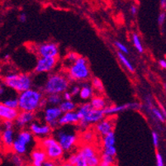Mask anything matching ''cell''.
I'll return each instance as SVG.
<instances>
[{
    "mask_svg": "<svg viewBox=\"0 0 166 166\" xmlns=\"http://www.w3.org/2000/svg\"><path fill=\"white\" fill-rule=\"evenodd\" d=\"M91 77L88 60L84 56H79L69 69L67 78L70 82H86Z\"/></svg>",
    "mask_w": 166,
    "mask_h": 166,
    "instance_id": "2",
    "label": "cell"
},
{
    "mask_svg": "<svg viewBox=\"0 0 166 166\" xmlns=\"http://www.w3.org/2000/svg\"><path fill=\"white\" fill-rule=\"evenodd\" d=\"M160 3L161 8H163V9H165V8H166V0H161L160 2Z\"/></svg>",
    "mask_w": 166,
    "mask_h": 166,
    "instance_id": "51",
    "label": "cell"
},
{
    "mask_svg": "<svg viewBox=\"0 0 166 166\" xmlns=\"http://www.w3.org/2000/svg\"><path fill=\"white\" fill-rule=\"evenodd\" d=\"M132 41H133V45L135 46V48L137 50V51L139 53H143L144 52V48H143V45H142L141 39H140V36H138V34L133 33V35H132Z\"/></svg>",
    "mask_w": 166,
    "mask_h": 166,
    "instance_id": "31",
    "label": "cell"
},
{
    "mask_svg": "<svg viewBox=\"0 0 166 166\" xmlns=\"http://www.w3.org/2000/svg\"><path fill=\"white\" fill-rule=\"evenodd\" d=\"M159 65L160 66L161 68L163 69H165L166 68V61L165 59H162V60H160L159 61Z\"/></svg>",
    "mask_w": 166,
    "mask_h": 166,
    "instance_id": "50",
    "label": "cell"
},
{
    "mask_svg": "<svg viewBox=\"0 0 166 166\" xmlns=\"http://www.w3.org/2000/svg\"><path fill=\"white\" fill-rule=\"evenodd\" d=\"M58 58H39L36 61L34 73L35 74H43L48 73L53 70L58 63Z\"/></svg>",
    "mask_w": 166,
    "mask_h": 166,
    "instance_id": "10",
    "label": "cell"
},
{
    "mask_svg": "<svg viewBox=\"0 0 166 166\" xmlns=\"http://www.w3.org/2000/svg\"><path fill=\"white\" fill-rule=\"evenodd\" d=\"M100 161L103 162L105 164H107L111 166H115V157L106 155L104 153H102V155L100 156Z\"/></svg>",
    "mask_w": 166,
    "mask_h": 166,
    "instance_id": "32",
    "label": "cell"
},
{
    "mask_svg": "<svg viewBox=\"0 0 166 166\" xmlns=\"http://www.w3.org/2000/svg\"><path fill=\"white\" fill-rule=\"evenodd\" d=\"M13 162L16 166H23V160L20 156L17 155H14L13 156Z\"/></svg>",
    "mask_w": 166,
    "mask_h": 166,
    "instance_id": "39",
    "label": "cell"
},
{
    "mask_svg": "<svg viewBox=\"0 0 166 166\" xmlns=\"http://www.w3.org/2000/svg\"><path fill=\"white\" fill-rule=\"evenodd\" d=\"M36 119V115L34 112H20L15 120L16 126L20 129H23L27 124L32 123Z\"/></svg>",
    "mask_w": 166,
    "mask_h": 166,
    "instance_id": "13",
    "label": "cell"
},
{
    "mask_svg": "<svg viewBox=\"0 0 166 166\" xmlns=\"http://www.w3.org/2000/svg\"><path fill=\"white\" fill-rule=\"evenodd\" d=\"M40 166H57V165H55V162L47 160L45 161V162H44V163H43V164H42Z\"/></svg>",
    "mask_w": 166,
    "mask_h": 166,
    "instance_id": "48",
    "label": "cell"
},
{
    "mask_svg": "<svg viewBox=\"0 0 166 166\" xmlns=\"http://www.w3.org/2000/svg\"><path fill=\"white\" fill-rule=\"evenodd\" d=\"M114 45H115V46L117 48V50H119V52H121V53L124 54V55L128 53L127 47H126L124 44H122L121 42H120V41H115V42H114Z\"/></svg>",
    "mask_w": 166,
    "mask_h": 166,
    "instance_id": "36",
    "label": "cell"
},
{
    "mask_svg": "<svg viewBox=\"0 0 166 166\" xmlns=\"http://www.w3.org/2000/svg\"><path fill=\"white\" fill-rule=\"evenodd\" d=\"M59 166H75V165H71L70 163H69L68 161H65V162H62Z\"/></svg>",
    "mask_w": 166,
    "mask_h": 166,
    "instance_id": "52",
    "label": "cell"
},
{
    "mask_svg": "<svg viewBox=\"0 0 166 166\" xmlns=\"http://www.w3.org/2000/svg\"><path fill=\"white\" fill-rule=\"evenodd\" d=\"M70 82L67 76L62 74H52L45 81L43 86V93L47 95L58 94L61 95L63 93L68 91Z\"/></svg>",
    "mask_w": 166,
    "mask_h": 166,
    "instance_id": "3",
    "label": "cell"
},
{
    "mask_svg": "<svg viewBox=\"0 0 166 166\" xmlns=\"http://www.w3.org/2000/svg\"><path fill=\"white\" fill-rule=\"evenodd\" d=\"M91 86L93 88V91L95 90L98 93H103L104 92V86L103 84V82L100 79H98V77H94L92 79L91 82Z\"/></svg>",
    "mask_w": 166,
    "mask_h": 166,
    "instance_id": "26",
    "label": "cell"
},
{
    "mask_svg": "<svg viewBox=\"0 0 166 166\" xmlns=\"http://www.w3.org/2000/svg\"><path fill=\"white\" fill-rule=\"evenodd\" d=\"M141 108V104L137 102H131V103H127L122 105L117 106H107L103 109V113L105 116L107 115H112V114H116L118 112H121L123 111H126L127 109H133V110H139Z\"/></svg>",
    "mask_w": 166,
    "mask_h": 166,
    "instance_id": "11",
    "label": "cell"
},
{
    "mask_svg": "<svg viewBox=\"0 0 166 166\" xmlns=\"http://www.w3.org/2000/svg\"><path fill=\"white\" fill-rule=\"evenodd\" d=\"M114 122L111 119H103L96 124V131L102 136H106L113 131Z\"/></svg>",
    "mask_w": 166,
    "mask_h": 166,
    "instance_id": "16",
    "label": "cell"
},
{
    "mask_svg": "<svg viewBox=\"0 0 166 166\" xmlns=\"http://www.w3.org/2000/svg\"><path fill=\"white\" fill-rule=\"evenodd\" d=\"M3 125L4 127V130H10V129H13L14 123H13V121H3Z\"/></svg>",
    "mask_w": 166,
    "mask_h": 166,
    "instance_id": "43",
    "label": "cell"
},
{
    "mask_svg": "<svg viewBox=\"0 0 166 166\" xmlns=\"http://www.w3.org/2000/svg\"><path fill=\"white\" fill-rule=\"evenodd\" d=\"M40 147L45 151L47 160L53 162L61 160L64 156L63 149L54 136H46L41 138L40 141Z\"/></svg>",
    "mask_w": 166,
    "mask_h": 166,
    "instance_id": "5",
    "label": "cell"
},
{
    "mask_svg": "<svg viewBox=\"0 0 166 166\" xmlns=\"http://www.w3.org/2000/svg\"><path fill=\"white\" fill-rule=\"evenodd\" d=\"M152 141H153V144L155 147H158L159 146V142H160V138H159V135L156 131H153L152 132Z\"/></svg>",
    "mask_w": 166,
    "mask_h": 166,
    "instance_id": "41",
    "label": "cell"
},
{
    "mask_svg": "<svg viewBox=\"0 0 166 166\" xmlns=\"http://www.w3.org/2000/svg\"><path fill=\"white\" fill-rule=\"evenodd\" d=\"M80 87L78 85H74L70 89V90L69 91L71 93L72 96H76L80 93Z\"/></svg>",
    "mask_w": 166,
    "mask_h": 166,
    "instance_id": "42",
    "label": "cell"
},
{
    "mask_svg": "<svg viewBox=\"0 0 166 166\" xmlns=\"http://www.w3.org/2000/svg\"><path fill=\"white\" fill-rule=\"evenodd\" d=\"M32 137L33 136L30 131L25 130V129H22L18 132L17 136V140L23 143L26 146H27L32 141Z\"/></svg>",
    "mask_w": 166,
    "mask_h": 166,
    "instance_id": "22",
    "label": "cell"
},
{
    "mask_svg": "<svg viewBox=\"0 0 166 166\" xmlns=\"http://www.w3.org/2000/svg\"><path fill=\"white\" fill-rule=\"evenodd\" d=\"M117 57L119 58V60H120V61L121 62V64L127 69V70H129L130 72H131V73H133V72L135 71V69H134L132 64L131 63V61L126 58V55H124V54H122V53L118 51V52H117Z\"/></svg>",
    "mask_w": 166,
    "mask_h": 166,
    "instance_id": "27",
    "label": "cell"
},
{
    "mask_svg": "<svg viewBox=\"0 0 166 166\" xmlns=\"http://www.w3.org/2000/svg\"><path fill=\"white\" fill-rule=\"evenodd\" d=\"M3 83L7 87L17 93H22L32 87V79L27 74H8L3 78Z\"/></svg>",
    "mask_w": 166,
    "mask_h": 166,
    "instance_id": "4",
    "label": "cell"
},
{
    "mask_svg": "<svg viewBox=\"0 0 166 166\" xmlns=\"http://www.w3.org/2000/svg\"><path fill=\"white\" fill-rule=\"evenodd\" d=\"M79 118L77 116L76 112H70L62 113L61 117L58 119L59 126H66V125H75L79 123Z\"/></svg>",
    "mask_w": 166,
    "mask_h": 166,
    "instance_id": "17",
    "label": "cell"
},
{
    "mask_svg": "<svg viewBox=\"0 0 166 166\" xmlns=\"http://www.w3.org/2000/svg\"><path fill=\"white\" fill-rule=\"evenodd\" d=\"M29 131L32 134V136L44 138L46 136H50L52 132V129L47 124H40L39 122L33 121L30 124Z\"/></svg>",
    "mask_w": 166,
    "mask_h": 166,
    "instance_id": "12",
    "label": "cell"
},
{
    "mask_svg": "<svg viewBox=\"0 0 166 166\" xmlns=\"http://www.w3.org/2000/svg\"><path fill=\"white\" fill-rule=\"evenodd\" d=\"M46 98V102L47 104H50V106H56L59 107V105L62 103V97L61 95H58V94H51V95H48Z\"/></svg>",
    "mask_w": 166,
    "mask_h": 166,
    "instance_id": "28",
    "label": "cell"
},
{
    "mask_svg": "<svg viewBox=\"0 0 166 166\" xmlns=\"http://www.w3.org/2000/svg\"><path fill=\"white\" fill-rule=\"evenodd\" d=\"M98 166H111V165H107V164H105V163H103V162H101L100 161V163H99Z\"/></svg>",
    "mask_w": 166,
    "mask_h": 166,
    "instance_id": "54",
    "label": "cell"
},
{
    "mask_svg": "<svg viewBox=\"0 0 166 166\" xmlns=\"http://www.w3.org/2000/svg\"><path fill=\"white\" fill-rule=\"evenodd\" d=\"M1 163H2V160H1V159H0V164H1Z\"/></svg>",
    "mask_w": 166,
    "mask_h": 166,
    "instance_id": "57",
    "label": "cell"
},
{
    "mask_svg": "<svg viewBox=\"0 0 166 166\" xmlns=\"http://www.w3.org/2000/svg\"><path fill=\"white\" fill-rule=\"evenodd\" d=\"M11 148L13 149V151H14V153H15L16 155H17V156L23 155L27 151V146H26L23 143H22L19 141H17V139L14 140Z\"/></svg>",
    "mask_w": 166,
    "mask_h": 166,
    "instance_id": "24",
    "label": "cell"
},
{
    "mask_svg": "<svg viewBox=\"0 0 166 166\" xmlns=\"http://www.w3.org/2000/svg\"><path fill=\"white\" fill-rule=\"evenodd\" d=\"M79 56H80V55H79L78 53L74 52V51H70V52L66 55L65 60L70 64V66L71 65L79 58Z\"/></svg>",
    "mask_w": 166,
    "mask_h": 166,
    "instance_id": "34",
    "label": "cell"
},
{
    "mask_svg": "<svg viewBox=\"0 0 166 166\" xmlns=\"http://www.w3.org/2000/svg\"><path fill=\"white\" fill-rule=\"evenodd\" d=\"M36 51L40 58H58L60 53L58 44L52 41L39 44Z\"/></svg>",
    "mask_w": 166,
    "mask_h": 166,
    "instance_id": "8",
    "label": "cell"
},
{
    "mask_svg": "<svg viewBox=\"0 0 166 166\" xmlns=\"http://www.w3.org/2000/svg\"><path fill=\"white\" fill-rule=\"evenodd\" d=\"M27 18V16L26 14L25 13H22L20 15L18 16V19L21 22H25Z\"/></svg>",
    "mask_w": 166,
    "mask_h": 166,
    "instance_id": "47",
    "label": "cell"
},
{
    "mask_svg": "<svg viewBox=\"0 0 166 166\" xmlns=\"http://www.w3.org/2000/svg\"><path fill=\"white\" fill-rule=\"evenodd\" d=\"M106 155H108V156H112V157H115L116 155V149L115 146H109V147H105L103 149V152Z\"/></svg>",
    "mask_w": 166,
    "mask_h": 166,
    "instance_id": "35",
    "label": "cell"
},
{
    "mask_svg": "<svg viewBox=\"0 0 166 166\" xmlns=\"http://www.w3.org/2000/svg\"><path fill=\"white\" fill-rule=\"evenodd\" d=\"M55 138L64 152L71 151L78 141V136L75 132H70L66 130H58L55 131Z\"/></svg>",
    "mask_w": 166,
    "mask_h": 166,
    "instance_id": "6",
    "label": "cell"
},
{
    "mask_svg": "<svg viewBox=\"0 0 166 166\" xmlns=\"http://www.w3.org/2000/svg\"><path fill=\"white\" fill-rule=\"evenodd\" d=\"M156 166H165L164 163V158L160 152H156Z\"/></svg>",
    "mask_w": 166,
    "mask_h": 166,
    "instance_id": "40",
    "label": "cell"
},
{
    "mask_svg": "<svg viewBox=\"0 0 166 166\" xmlns=\"http://www.w3.org/2000/svg\"><path fill=\"white\" fill-rule=\"evenodd\" d=\"M3 93H4V89H3V87L0 85V97L3 95Z\"/></svg>",
    "mask_w": 166,
    "mask_h": 166,
    "instance_id": "53",
    "label": "cell"
},
{
    "mask_svg": "<svg viewBox=\"0 0 166 166\" xmlns=\"http://www.w3.org/2000/svg\"><path fill=\"white\" fill-rule=\"evenodd\" d=\"M62 94H63L62 99H64V101H72L73 96L71 95V93L69 92V91H66L65 93H63Z\"/></svg>",
    "mask_w": 166,
    "mask_h": 166,
    "instance_id": "45",
    "label": "cell"
},
{
    "mask_svg": "<svg viewBox=\"0 0 166 166\" xmlns=\"http://www.w3.org/2000/svg\"><path fill=\"white\" fill-rule=\"evenodd\" d=\"M14 131L13 129L10 130H3L1 133V141L3 143V145L8 147L11 148L12 145L14 141Z\"/></svg>",
    "mask_w": 166,
    "mask_h": 166,
    "instance_id": "20",
    "label": "cell"
},
{
    "mask_svg": "<svg viewBox=\"0 0 166 166\" xmlns=\"http://www.w3.org/2000/svg\"><path fill=\"white\" fill-rule=\"evenodd\" d=\"M80 96L81 99L83 100H87L89 99L93 96V89L92 86L88 84V83H84L80 87Z\"/></svg>",
    "mask_w": 166,
    "mask_h": 166,
    "instance_id": "21",
    "label": "cell"
},
{
    "mask_svg": "<svg viewBox=\"0 0 166 166\" xmlns=\"http://www.w3.org/2000/svg\"><path fill=\"white\" fill-rule=\"evenodd\" d=\"M79 159H80V155L78 153H75V154H72L71 156H70L67 161L69 163H70L71 165H75V164L77 163V161L79 160Z\"/></svg>",
    "mask_w": 166,
    "mask_h": 166,
    "instance_id": "38",
    "label": "cell"
},
{
    "mask_svg": "<svg viewBox=\"0 0 166 166\" xmlns=\"http://www.w3.org/2000/svg\"><path fill=\"white\" fill-rule=\"evenodd\" d=\"M59 107L62 113H66L75 112L77 109V105L73 101H62V103L59 105Z\"/></svg>",
    "mask_w": 166,
    "mask_h": 166,
    "instance_id": "23",
    "label": "cell"
},
{
    "mask_svg": "<svg viewBox=\"0 0 166 166\" xmlns=\"http://www.w3.org/2000/svg\"><path fill=\"white\" fill-rule=\"evenodd\" d=\"M78 154L86 161L89 166H98L100 163V156L98 154L95 148L89 144L82 146Z\"/></svg>",
    "mask_w": 166,
    "mask_h": 166,
    "instance_id": "7",
    "label": "cell"
},
{
    "mask_svg": "<svg viewBox=\"0 0 166 166\" xmlns=\"http://www.w3.org/2000/svg\"><path fill=\"white\" fill-rule=\"evenodd\" d=\"M9 57H10V55H9V54H7V55H5V56H4L5 59H8Z\"/></svg>",
    "mask_w": 166,
    "mask_h": 166,
    "instance_id": "55",
    "label": "cell"
},
{
    "mask_svg": "<svg viewBox=\"0 0 166 166\" xmlns=\"http://www.w3.org/2000/svg\"><path fill=\"white\" fill-rule=\"evenodd\" d=\"M130 12H131V13L132 15H136V13H137V7H136V5L131 6V8H130Z\"/></svg>",
    "mask_w": 166,
    "mask_h": 166,
    "instance_id": "49",
    "label": "cell"
},
{
    "mask_svg": "<svg viewBox=\"0 0 166 166\" xmlns=\"http://www.w3.org/2000/svg\"><path fill=\"white\" fill-rule=\"evenodd\" d=\"M91 107L95 110H103L107 107V101L103 95H93L89 102Z\"/></svg>",
    "mask_w": 166,
    "mask_h": 166,
    "instance_id": "19",
    "label": "cell"
},
{
    "mask_svg": "<svg viewBox=\"0 0 166 166\" xmlns=\"http://www.w3.org/2000/svg\"><path fill=\"white\" fill-rule=\"evenodd\" d=\"M149 108H150V111H151L152 116H153V117L155 119L161 121V122H165V116L163 115V113L161 112V111L158 107H156L155 106H152V107H149Z\"/></svg>",
    "mask_w": 166,
    "mask_h": 166,
    "instance_id": "29",
    "label": "cell"
},
{
    "mask_svg": "<svg viewBox=\"0 0 166 166\" xmlns=\"http://www.w3.org/2000/svg\"><path fill=\"white\" fill-rule=\"evenodd\" d=\"M165 17H166V14L165 12H162V13H160V15L158 17V23H159V25L160 26L164 25L165 21Z\"/></svg>",
    "mask_w": 166,
    "mask_h": 166,
    "instance_id": "44",
    "label": "cell"
},
{
    "mask_svg": "<svg viewBox=\"0 0 166 166\" xmlns=\"http://www.w3.org/2000/svg\"><path fill=\"white\" fill-rule=\"evenodd\" d=\"M116 142V138H115V135L114 132H111L109 134L106 135L103 137V146L105 147H109V146H113L115 145Z\"/></svg>",
    "mask_w": 166,
    "mask_h": 166,
    "instance_id": "30",
    "label": "cell"
},
{
    "mask_svg": "<svg viewBox=\"0 0 166 166\" xmlns=\"http://www.w3.org/2000/svg\"><path fill=\"white\" fill-rule=\"evenodd\" d=\"M3 105H5L8 107H10L12 109H18V100L17 98H8L6 99L3 103Z\"/></svg>",
    "mask_w": 166,
    "mask_h": 166,
    "instance_id": "33",
    "label": "cell"
},
{
    "mask_svg": "<svg viewBox=\"0 0 166 166\" xmlns=\"http://www.w3.org/2000/svg\"><path fill=\"white\" fill-rule=\"evenodd\" d=\"M1 133H2V131L0 130V141H1Z\"/></svg>",
    "mask_w": 166,
    "mask_h": 166,
    "instance_id": "56",
    "label": "cell"
},
{
    "mask_svg": "<svg viewBox=\"0 0 166 166\" xmlns=\"http://www.w3.org/2000/svg\"><path fill=\"white\" fill-rule=\"evenodd\" d=\"M104 113L103 110H95V109H91L88 114L86 115L82 120L79 121L78 125L80 126L82 130L86 129L90 124L98 123L99 121L104 119Z\"/></svg>",
    "mask_w": 166,
    "mask_h": 166,
    "instance_id": "9",
    "label": "cell"
},
{
    "mask_svg": "<svg viewBox=\"0 0 166 166\" xmlns=\"http://www.w3.org/2000/svg\"><path fill=\"white\" fill-rule=\"evenodd\" d=\"M92 109L89 103H83L81 104L79 108L77 109V112H76V114H77V116L79 118V120L80 121L82 120L84 116L88 114V112Z\"/></svg>",
    "mask_w": 166,
    "mask_h": 166,
    "instance_id": "25",
    "label": "cell"
},
{
    "mask_svg": "<svg viewBox=\"0 0 166 166\" xmlns=\"http://www.w3.org/2000/svg\"><path fill=\"white\" fill-rule=\"evenodd\" d=\"M31 158L32 161V166H40L45 161L47 160L45 151L42 148H40V146H38L31 152Z\"/></svg>",
    "mask_w": 166,
    "mask_h": 166,
    "instance_id": "18",
    "label": "cell"
},
{
    "mask_svg": "<svg viewBox=\"0 0 166 166\" xmlns=\"http://www.w3.org/2000/svg\"><path fill=\"white\" fill-rule=\"evenodd\" d=\"M44 98L43 93L35 89H30L19 93L17 97L18 110L20 112H34L40 109L41 100Z\"/></svg>",
    "mask_w": 166,
    "mask_h": 166,
    "instance_id": "1",
    "label": "cell"
},
{
    "mask_svg": "<svg viewBox=\"0 0 166 166\" xmlns=\"http://www.w3.org/2000/svg\"><path fill=\"white\" fill-rule=\"evenodd\" d=\"M19 113L18 109H12L0 103V120L2 121H14Z\"/></svg>",
    "mask_w": 166,
    "mask_h": 166,
    "instance_id": "15",
    "label": "cell"
},
{
    "mask_svg": "<svg viewBox=\"0 0 166 166\" xmlns=\"http://www.w3.org/2000/svg\"><path fill=\"white\" fill-rule=\"evenodd\" d=\"M75 166H89V165H87L86 161L84 160H83L80 156V159H79V160L77 161V163H76Z\"/></svg>",
    "mask_w": 166,
    "mask_h": 166,
    "instance_id": "46",
    "label": "cell"
},
{
    "mask_svg": "<svg viewBox=\"0 0 166 166\" xmlns=\"http://www.w3.org/2000/svg\"><path fill=\"white\" fill-rule=\"evenodd\" d=\"M82 139L85 142H87V143H89L93 139V131H84V134H83V136H82Z\"/></svg>",
    "mask_w": 166,
    "mask_h": 166,
    "instance_id": "37",
    "label": "cell"
},
{
    "mask_svg": "<svg viewBox=\"0 0 166 166\" xmlns=\"http://www.w3.org/2000/svg\"><path fill=\"white\" fill-rule=\"evenodd\" d=\"M62 115V112L59 107L56 106H50L45 107L44 110V120L45 124L49 125L53 121H58V119Z\"/></svg>",
    "mask_w": 166,
    "mask_h": 166,
    "instance_id": "14",
    "label": "cell"
}]
</instances>
